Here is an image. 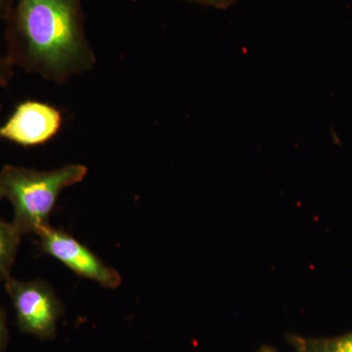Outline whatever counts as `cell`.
<instances>
[{
	"mask_svg": "<svg viewBox=\"0 0 352 352\" xmlns=\"http://www.w3.org/2000/svg\"><path fill=\"white\" fill-rule=\"evenodd\" d=\"M6 22V56L13 67L64 85L96 65L82 0H15Z\"/></svg>",
	"mask_w": 352,
	"mask_h": 352,
	"instance_id": "1",
	"label": "cell"
},
{
	"mask_svg": "<svg viewBox=\"0 0 352 352\" xmlns=\"http://www.w3.org/2000/svg\"><path fill=\"white\" fill-rule=\"evenodd\" d=\"M87 166L68 164L51 170L6 164L0 170L2 197L12 205L11 223L21 236L36 234L50 226V217L65 189L87 175Z\"/></svg>",
	"mask_w": 352,
	"mask_h": 352,
	"instance_id": "2",
	"label": "cell"
},
{
	"mask_svg": "<svg viewBox=\"0 0 352 352\" xmlns=\"http://www.w3.org/2000/svg\"><path fill=\"white\" fill-rule=\"evenodd\" d=\"M6 288L23 332L41 339L54 337L62 305L50 285L10 276L6 281Z\"/></svg>",
	"mask_w": 352,
	"mask_h": 352,
	"instance_id": "3",
	"label": "cell"
},
{
	"mask_svg": "<svg viewBox=\"0 0 352 352\" xmlns=\"http://www.w3.org/2000/svg\"><path fill=\"white\" fill-rule=\"evenodd\" d=\"M36 235L41 251L56 258L76 274L108 289L118 288L122 284V277L117 270L107 265L69 234L53 228L50 224L38 231Z\"/></svg>",
	"mask_w": 352,
	"mask_h": 352,
	"instance_id": "4",
	"label": "cell"
},
{
	"mask_svg": "<svg viewBox=\"0 0 352 352\" xmlns=\"http://www.w3.org/2000/svg\"><path fill=\"white\" fill-rule=\"evenodd\" d=\"M63 126L61 109L47 102L29 99L20 102L0 126V139L23 147H36L53 140Z\"/></svg>",
	"mask_w": 352,
	"mask_h": 352,
	"instance_id": "5",
	"label": "cell"
},
{
	"mask_svg": "<svg viewBox=\"0 0 352 352\" xmlns=\"http://www.w3.org/2000/svg\"><path fill=\"white\" fill-rule=\"evenodd\" d=\"M289 342L296 352H352V331L330 338L289 336Z\"/></svg>",
	"mask_w": 352,
	"mask_h": 352,
	"instance_id": "6",
	"label": "cell"
},
{
	"mask_svg": "<svg viewBox=\"0 0 352 352\" xmlns=\"http://www.w3.org/2000/svg\"><path fill=\"white\" fill-rule=\"evenodd\" d=\"M21 237L11 222L0 219V282H6L11 276Z\"/></svg>",
	"mask_w": 352,
	"mask_h": 352,
	"instance_id": "7",
	"label": "cell"
},
{
	"mask_svg": "<svg viewBox=\"0 0 352 352\" xmlns=\"http://www.w3.org/2000/svg\"><path fill=\"white\" fill-rule=\"evenodd\" d=\"M13 68L6 56L0 55V88L8 85L14 75Z\"/></svg>",
	"mask_w": 352,
	"mask_h": 352,
	"instance_id": "8",
	"label": "cell"
},
{
	"mask_svg": "<svg viewBox=\"0 0 352 352\" xmlns=\"http://www.w3.org/2000/svg\"><path fill=\"white\" fill-rule=\"evenodd\" d=\"M190 1L203 6L214 7V8L217 9H226L233 6L237 0H190Z\"/></svg>",
	"mask_w": 352,
	"mask_h": 352,
	"instance_id": "9",
	"label": "cell"
},
{
	"mask_svg": "<svg viewBox=\"0 0 352 352\" xmlns=\"http://www.w3.org/2000/svg\"><path fill=\"white\" fill-rule=\"evenodd\" d=\"M15 0H0V21H6Z\"/></svg>",
	"mask_w": 352,
	"mask_h": 352,
	"instance_id": "10",
	"label": "cell"
},
{
	"mask_svg": "<svg viewBox=\"0 0 352 352\" xmlns=\"http://www.w3.org/2000/svg\"><path fill=\"white\" fill-rule=\"evenodd\" d=\"M6 317L2 310L0 309V351H1L2 346L4 344V340H6Z\"/></svg>",
	"mask_w": 352,
	"mask_h": 352,
	"instance_id": "11",
	"label": "cell"
},
{
	"mask_svg": "<svg viewBox=\"0 0 352 352\" xmlns=\"http://www.w3.org/2000/svg\"><path fill=\"white\" fill-rule=\"evenodd\" d=\"M258 352H277L274 349L270 346H263Z\"/></svg>",
	"mask_w": 352,
	"mask_h": 352,
	"instance_id": "12",
	"label": "cell"
},
{
	"mask_svg": "<svg viewBox=\"0 0 352 352\" xmlns=\"http://www.w3.org/2000/svg\"><path fill=\"white\" fill-rule=\"evenodd\" d=\"M2 199H3V197H2L1 190H0V201H1Z\"/></svg>",
	"mask_w": 352,
	"mask_h": 352,
	"instance_id": "13",
	"label": "cell"
},
{
	"mask_svg": "<svg viewBox=\"0 0 352 352\" xmlns=\"http://www.w3.org/2000/svg\"><path fill=\"white\" fill-rule=\"evenodd\" d=\"M0 112H1V105H0Z\"/></svg>",
	"mask_w": 352,
	"mask_h": 352,
	"instance_id": "14",
	"label": "cell"
}]
</instances>
